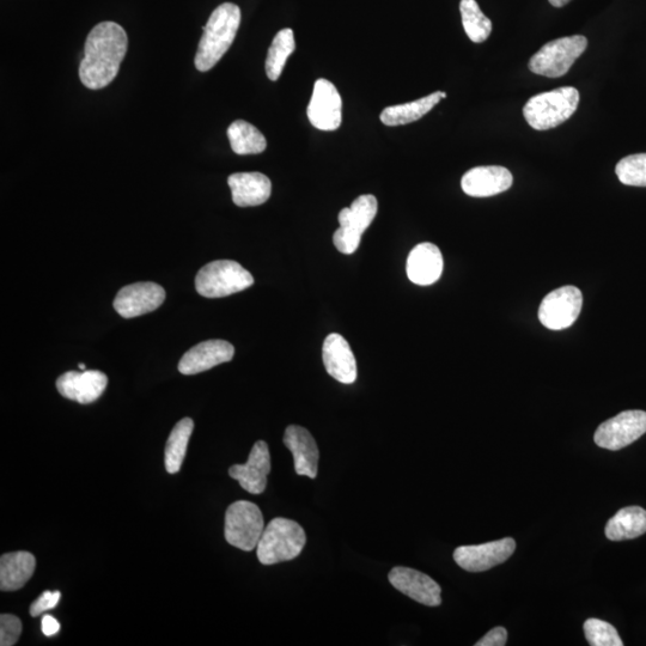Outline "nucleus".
<instances>
[{
  "mask_svg": "<svg viewBox=\"0 0 646 646\" xmlns=\"http://www.w3.org/2000/svg\"><path fill=\"white\" fill-rule=\"evenodd\" d=\"M78 367H79V369H81V370H85V365H84L83 363L79 364V365H78Z\"/></svg>",
  "mask_w": 646,
  "mask_h": 646,
  "instance_id": "obj_37",
  "label": "nucleus"
},
{
  "mask_svg": "<svg viewBox=\"0 0 646 646\" xmlns=\"http://www.w3.org/2000/svg\"><path fill=\"white\" fill-rule=\"evenodd\" d=\"M235 355L234 346L225 340H207L188 350L179 363L182 375H197L230 362Z\"/></svg>",
  "mask_w": 646,
  "mask_h": 646,
  "instance_id": "obj_17",
  "label": "nucleus"
},
{
  "mask_svg": "<svg viewBox=\"0 0 646 646\" xmlns=\"http://www.w3.org/2000/svg\"><path fill=\"white\" fill-rule=\"evenodd\" d=\"M508 641V631L504 627H495L475 643L477 646H504Z\"/></svg>",
  "mask_w": 646,
  "mask_h": 646,
  "instance_id": "obj_34",
  "label": "nucleus"
},
{
  "mask_svg": "<svg viewBox=\"0 0 646 646\" xmlns=\"http://www.w3.org/2000/svg\"><path fill=\"white\" fill-rule=\"evenodd\" d=\"M406 271L414 284L426 286L436 283L443 272L440 248L428 242L414 247L408 255Z\"/></svg>",
  "mask_w": 646,
  "mask_h": 646,
  "instance_id": "obj_21",
  "label": "nucleus"
},
{
  "mask_svg": "<svg viewBox=\"0 0 646 646\" xmlns=\"http://www.w3.org/2000/svg\"><path fill=\"white\" fill-rule=\"evenodd\" d=\"M166 291L155 283H134L125 286L114 300V309L125 319L137 318L160 308Z\"/></svg>",
  "mask_w": 646,
  "mask_h": 646,
  "instance_id": "obj_13",
  "label": "nucleus"
},
{
  "mask_svg": "<svg viewBox=\"0 0 646 646\" xmlns=\"http://www.w3.org/2000/svg\"><path fill=\"white\" fill-rule=\"evenodd\" d=\"M228 138L237 155H258L267 148L264 134L245 120H236L229 126Z\"/></svg>",
  "mask_w": 646,
  "mask_h": 646,
  "instance_id": "obj_26",
  "label": "nucleus"
},
{
  "mask_svg": "<svg viewBox=\"0 0 646 646\" xmlns=\"http://www.w3.org/2000/svg\"><path fill=\"white\" fill-rule=\"evenodd\" d=\"M59 591H45L42 593L38 599H36L32 606H30V615L32 617H39L42 613L51 611V609L56 608L60 600Z\"/></svg>",
  "mask_w": 646,
  "mask_h": 646,
  "instance_id": "obj_33",
  "label": "nucleus"
},
{
  "mask_svg": "<svg viewBox=\"0 0 646 646\" xmlns=\"http://www.w3.org/2000/svg\"><path fill=\"white\" fill-rule=\"evenodd\" d=\"M228 185L234 204L240 207L259 206L271 197L272 184L261 173H236L229 176Z\"/></svg>",
  "mask_w": 646,
  "mask_h": 646,
  "instance_id": "obj_22",
  "label": "nucleus"
},
{
  "mask_svg": "<svg viewBox=\"0 0 646 646\" xmlns=\"http://www.w3.org/2000/svg\"><path fill=\"white\" fill-rule=\"evenodd\" d=\"M265 528L264 516L258 505L252 502H235L225 514V539L242 551L257 548Z\"/></svg>",
  "mask_w": 646,
  "mask_h": 646,
  "instance_id": "obj_8",
  "label": "nucleus"
},
{
  "mask_svg": "<svg viewBox=\"0 0 646 646\" xmlns=\"http://www.w3.org/2000/svg\"><path fill=\"white\" fill-rule=\"evenodd\" d=\"M270 472L271 455L264 441L254 444L245 465H235L229 469L230 477L239 481L242 489L252 495H261L265 492Z\"/></svg>",
  "mask_w": 646,
  "mask_h": 646,
  "instance_id": "obj_16",
  "label": "nucleus"
},
{
  "mask_svg": "<svg viewBox=\"0 0 646 646\" xmlns=\"http://www.w3.org/2000/svg\"><path fill=\"white\" fill-rule=\"evenodd\" d=\"M323 364L333 379L351 385L357 380V363L343 335L329 334L322 349Z\"/></svg>",
  "mask_w": 646,
  "mask_h": 646,
  "instance_id": "obj_19",
  "label": "nucleus"
},
{
  "mask_svg": "<svg viewBox=\"0 0 646 646\" xmlns=\"http://www.w3.org/2000/svg\"><path fill=\"white\" fill-rule=\"evenodd\" d=\"M308 119L321 131L338 130L343 123V101L337 88L327 79H318L307 109Z\"/></svg>",
  "mask_w": 646,
  "mask_h": 646,
  "instance_id": "obj_11",
  "label": "nucleus"
},
{
  "mask_svg": "<svg viewBox=\"0 0 646 646\" xmlns=\"http://www.w3.org/2000/svg\"><path fill=\"white\" fill-rule=\"evenodd\" d=\"M646 432V412L625 411L607 420L596 430L594 441L600 448L620 450L629 447Z\"/></svg>",
  "mask_w": 646,
  "mask_h": 646,
  "instance_id": "obj_10",
  "label": "nucleus"
},
{
  "mask_svg": "<svg viewBox=\"0 0 646 646\" xmlns=\"http://www.w3.org/2000/svg\"><path fill=\"white\" fill-rule=\"evenodd\" d=\"M36 559L29 552H12L0 558V590L21 589L33 577Z\"/></svg>",
  "mask_w": 646,
  "mask_h": 646,
  "instance_id": "obj_23",
  "label": "nucleus"
},
{
  "mask_svg": "<svg viewBox=\"0 0 646 646\" xmlns=\"http://www.w3.org/2000/svg\"><path fill=\"white\" fill-rule=\"evenodd\" d=\"M513 182V174L507 168L477 167L463 175L461 187L469 197L486 198L510 190Z\"/></svg>",
  "mask_w": 646,
  "mask_h": 646,
  "instance_id": "obj_18",
  "label": "nucleus"
},
{
  "mask_svg": "<svg viewBox=\"0 0 646 646\" xmlns=\"http://www.w3.org/2000/svg\"><path fill=\"white\" fill-rule=\"evenodd\" d=\"M241 23V10L233 3H224L212 12L203 27L197 56L194 64L200 72H207L215 67L228 52L236 38Z\"/></svg>",
  "mask_w": 646,
  "mask_h": 646,
  "instance_id": "obj_2",
  "label": "nucleus"
},
{
  "mask_svg": "<svg viewBox=\"0 0 646 646\" xmlns=\"http://www.w3.org/2000/svg\"><path fill=\"white\" fill-rule=\"evenodd\" d=\"M584 635L591 646H623L617 629L600 619H588L584 623Z\"/></svg>",
  "mask_w": 646,
  "mask_h": 646,
  "instance_id": "obj_31",
  "label": "nucleus"
},
{
  "mask_svg": "<svg viewBox=\"0 0 646 646\" xmlns=\"http://www.w3.org/2000/svg\"><path fill=\"white\" fill-rule=\"evenodd\" d=\"M307 536L304 529L288 518H274L262 533L257 547L259 562L274 565L300 556L306 546Z\"/></svg>",
  "mask_w": 646,
  "mask_h": 646,
  "instance_id": "obj_4",
  "label": "nucleus"
},
{
  "mask_svg": "<svg viewBox=\"0 0 646 646\" xmlns=\"http://www.w3.org/2000/svg\"><path fill=\"white\" fill-rule=\"evenodd\" d=\"M516 550L514 539L505 538L477 546H461L454 552V560L468 572H484L501 565L513 556Z\"/></svg>",
  "mask_w": 646,
  "mask_h": 646,
  "instance_id": "obj_12",
  "label": "nucleus"
},
{
  "mask_svg": "<svg viewBox=\"0 0 646 646\" xmlns=\"http://www.w3.org/2000/svg\"><path fill=\"white\" fill-rule=\"evenodd\" d=\"M606 536L612 541L636 539L646 533V510L629 507L618 511L608 521Z\"/></svg>",
  "mask_w": 646,
  "mask_h": 646,
  "instance_id": "obj_25",
  "label": "nucleus"
},
{
  "mask_svg": "<svg viewBox=\"0 0 646 646\" xmlns=\"http://www.w3.org/2000/svg\"><path fill=\"white\" fill-rule=\"evenodd\" d=\"M193 429L194 422L191 418H184L174 426L167 441L166 452H164V462H166V469L169 474L180 472Z\"/></svg>",
  "mask_w": 646,
  "mask_h": 646,
  "instance_id": "obj_27",
  "label": "nucleus"
},
{
  "mask_svg": "<svg viewBox=\"0 0 646 646\" xmlns=\"http://www.w3.org/2000/svg\"><path fill=\"white\" fill-rule=\"evenodd\" d=\"M22 633V621L12 614L0 615V645L14 646Z\"/></svg>",
  "mask_w": 646,
  "mask_h": 646,
  "instance_id": "obj_32",
  "label": "nucleus"
},
{
  "mask_svg": "<svg viewBox=\"0 0 646 646\" xmlns=\"http://www.w3.org/2000/svg\"><path fill=\"white\" fill-rule=\"evenodd\" d=\"M580 93L572 87L559 88L532 97L523 108V115L536 131L554 129L568 121L577 111Z\"/></svg>",
  "mask_w": 646,
  "mask_h": 646,
  "instance_id": "obj_3",
  "label": "nucleus"
},
{
  "mask_svg": "<svg viewBox=\"0 0 646 646\" xmlns=\"http://www.w3.org/2000/svg\"><path fill=\"white\" fill-rule=\"evenodd\" d=\"M107 385L108 377L99 370L67 371L57 380L60 395L82 405L100 399Z\"/></svg>",
  "mask_w": 646,
  "mask_h": 646,
  "instance_id": "obj_14",
  "label": "nucleus"
},
{
  "mask_svg": "<svg viewBox=\"0 0 646 646\" xmlns=\"http://www.w3.org/2000/svg\"><path fill=\"white\" fill-rule=\"evenodd\" d=\"M296 50L295 35L292 29L286 28L274 36L266 58V75L272 82L282 76L288 58Z\"/></svg>",
  "mask_w": 646,
  "mask_h": 646,
  "instance_id": "obj_28",
  "label": "nucleus"
},
{
  "mask_svg": "<svg viewBox=\"0 0 646 646\" xmlns=\"http://www.w3.org/2000/svg\"><path fill=\"white\" fill-rule=\"evenodd\" d=\"M588 47L585 36L574 35L548 42L529 62V70L548 78L563 77Z\"/></svg>",
  "mask_w": 646,
  "mask_h": 646,
  "instance_id": "obj_6",
  "label": "nucleus"
},
{
  "mask_svg": "<svg viewBox=\"0 0 646 646\" xmlns=\"http://www.w3.org/2000/svg\"><path fill=\"white\" fill-rule=\"evenodd\" d=\"M129 47L125 29L118 23L102 22L91 29L79 65V78L91 90L106 88L118 76Z\"/></svg>",
  "mask_w": 646,
  "mask_h": 646,
  "instance_id": "obj_1",
  "label": "nucleus"
},
{
  "mask_svg": "<svg viewBox=\"0 0 646 646\" xmlns=\"http://www.w3.org/2000/svg\"><path fill=\"white\" fill-rule=\"evenodd\" d=\"M583 306V295L576 286H563L548 294L539 308V320L552 331L569 328L578 319Z\"/></svg>",
  "mask_w": 646,
  "mask_h": 646,
  "instance_id": "obj_9",
  "label": "nucleus"
},
{
  "mask_svg": "<svg viewBox=\"0 0 646 646\" xmlns=\"http://www.w3.org/2000/svg\"><path fill=\"white\" fill-rule=\"evenodd\" d=\"M254 284L251 272L239 262L218 260L205 265L195 277V289L206 298H221L237 294Z\"/></svg>",
  "mask_w": 646,
  "mask_h": 646,
  "instance_id": "obj_5",
  "label": "nucleus"
},
{
  "mask_svg": "<svg viewBox=\"0 0 646 646\" xmlns=\"http://www.w3.org/2000/svg\"><path fill=\"white\" fill-rule=\"evenodd\" d=\"M284 444L294 456L296 473L315 479L319 471L320 453L310 432L302 426L290 425L285 430Z\"/></svg>",
  "mask_w": 646,
  "mask_h": 646,
  "instance_id": "obj_20",
  "label": "nucleus"
},
{
  "mask_svg": "<svg viewBox=\"0 0 646 646\" xmlns=\"http://www.w3.org/2000/svg\"><path fill=\"white\" fill-rule=\"evenodd\" d=\"M379 203L374 195L365 194L339 213L340 228L333 236L334 246L340 253L350 255L357 251L362 235L373 223Z\"/></svg>",
  "mask_w": 646,
  "mask_h": 646,
  "instance_id": "obj_7",
  "label": "nucleus"
},
{
  "mask_svg": "<svg viewBox=\"0 0 646 646\" xmlns=\"http://www.w3.org/2000/svg\"><path fill=\"white\" fill-rule=\"evenodd\" d=\"M554 8H564L565 5H568L571 0H548Z\"/></svg>",
  "mask_w": 646,
  "mask_h": 646,
  "instance_id": "obj_36",
  "label": "nucleus"
},
{
  "mask_svg": "<svg viewBox=\"0 0 646 646\" xmlns=\"http://www.w3.org/2000/svg\"><path fill=\"white\" fill-rule=\"evenodd\" d=\"M442 99H447V94L443 91L423 97L404 105L387 107L381 113V121L387 126H401L414 123L422 119L424 115L431 112V109L438 105Z\"/></svg>",
  "mask_w": 646,
  "mask_h": 646,
  "instance_id": "obj_24",
  "label": "nucleus"
},
{
  "mask_svg": "<svg viewBox=\"0 0 646 646\" xmlns=\"http://www.w3.org/2000/svg\"><path fill=\"white\" fill-rule=\"evenodd\" d=\"M388 580L400 593L422 605L436 607L442 603L440 584L423 572L398 566L389 572Z\"/></svg>",
  "mask_w": 646,
  "mask_h": 646,
  "instance_id": "obj_15",
  "label": "nucleus"
},
{
  "mask_svg": "<svg viewBox=\"0 0 646 646\" xmlns=\"http://www.w3.org/2000/svg\"><path fill=\"white\" fill-rule=\"evenodd\" d=\"M41 629L44 632L46 637L56 636L60 630V624L56 618H53L52 615H45L41 621Z\"/></svg>",
  "mask_w": 646,
  "mask_h": 646,
  "instance_id": "obj_35",
  "label": "nucleus"
},
{
  "mask_svg": "<svg viewBox=\"0 0 646 646\" xmlns=\"http://www.w3.org/2000/svg\"><path fill=\"white\" fill-rule=\"evenodd\" d=\"M460 11L463 28L475 44H481L490 38L492 32V22L481 11L480 6L475 0H461Z\"/></svg>",
  "mask_w": 646,
  "mask_h": 646,
  "instance_id": "obj_29",
  "label": "nucleus"
},
{
  "mask_svg": "<svg viewBox=\"0 0 646 646\" xmlns=\"http://www.w3.org/2000/svg\"><path fill=\"white\" fill-rule=\"evenodd\" d=\"M615 173L626 186L646 187V154L631 155L623 158L615 168Z\"/></svg>",
  "mask_w": 646,
  "mask_h": 646,
  "instance_id": "obj_30",
  "label": "nucleus"
}]
</instances>
